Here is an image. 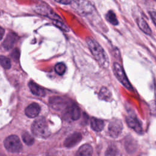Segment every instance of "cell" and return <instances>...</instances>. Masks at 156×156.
I'll return each mask as SVG.
<instances>
[{
    "label": "cell",
    "mask_w": 156,
    "mask_h": 156,
    "mask_svg": "<svg viewBox=\"0 0 156 156\" xmlns=\"http://www.w3.org/2000/svg\"><path fill=\"white\" fill-rule=\"evenodd\" d=\"M136 22L138 26V27H140V29L144 32V33H146L147 35H151V30L149 27V26H148L147 23L146 22V21L141 18V17H138L136 19Z\"/></svg>",
    "instance_id": "2e32d148"
},
{
    "label": "cell",
    "mask_w": 156,
    "mask_h": 156,
    "mask_svg": "<svg viewBox=\"0 0 156 156\" xmlns=\"http://www.w3.org/2000/svg\"><path fill=\"white\" fill-rule=\"evenodd\" d=\"M104 127V121L101 119L93 118L91 119V127L96 132L101 131Z\"/></svg>",
    "instance_id": "e0dca14e"
},
{
    "label": "cell",
    "mask_w": 156,
    "mask_h": 156,
    "mask_svg": "<svg viewBox=\"0 0 156 156\" xmlns=\"http://www.w3.org/2000/svg\"><path fill=\"white\" fill-rule=\"evenodd\" d=\"M22 139L23 141L27 145H29V146L32 145L33 143H34V138L32 137V136L30 134H29L27 132H24L22 134Z\"/></svg>",
    "instance_id": "44dd1931"
},
{
    "label": "cell",
    "mask_w": 156,
    "mask_h": 156,
    "mask_svg": "<svg viewBox=\"0 0 156 156\" xmlns=\"http://www.w3.org/2000/svg\"><path fill=\"white\" fill-rule=\"evenodd\" d=\"M0 33H1V38H0V39L2 40V38H3V36H4V29L2 27H1Z\"/></svg>",
    "instance_id": "f1b7e54d"
},
{
    "label": "cell",
    "mask_w": 156,
    "mask_h": 156,
    "mask_svg": "<svg viewBox=\"0 0 156 156\" xmlns=\"http://www.w3.org/2000/svg\"><path fill=\"white\" fill-rule=\"evenodd\" d=\"M54 69L57 74H58L60 76H62L65 74L66 69V67L63 63L61 62V63H58L55 65Z\"/></svg>",
    "instance_id": "7402d4cb"
},
{
    "label": "cell",
    "mask_w": 156,
    "mask_h": 156,
    "mask_svg": "<svg viewBox=\"0 0 156 156\" xmlns=\"http://www.w3.org/2000/svg\"><path fill=\"white\" fill-rule=\"evenodd\" d=\"M4 146L5 149L10 152H18L22 149V144L16 135H10L4 140Z\"/></svg>",
    "instance_id": "277c9868"
},
{
    "label": "cell",
    "mask_w": 156,
    "mask_h": 156,
    "mask_svg": "<svg viewBox=\"0 0 156 156\" xmlns=\"http://www.w3.org/2000/svg\"><path fill=\"white\" fill-rule=\"evenodd\" d=\"M113 72L114 74L116 76V77L118 79V80L123 85V86L126 88L127 89H128L130 91H132L133 90V88L130 83V82L129 81L127 77L126 76V74L122 69V68L121 67V66L116 63L115 62L113 63Z\"/></svg>",
    "instance_id": "8992f818"
},
{
    "label": "cell",
    "mask_w": 156,
    "mask_h": 156,
    "mask_svg": "<svg viewBox=\"0 0 156 156\" xmlns=\"http://www.w3.org/2000/svg\"><path fill=\"white\" fill-rule=\"evenodd\" d=\"M126 122L129 127L138 133H143V127L141 122L135 115H130L126 118Z\"/></svg>",
    "instance_id": "ba28073f"
},
{
    "label": "cell",
    "mask_w": 156,
    "mask_h": 156,
    "mask_svg": "<svg viewBox=\"0 0 156 156\" xmlns=\"http://www.w3.org/2000/svg\"><path fill=\"white\" fill-rule=\"evenodd\" d=\"M54 23L55 26H57L58 27H59L61 30L64 31H68L69 29L62 23V21H54Z\"/></svg>",
    "instance_id": "d4e9b609"
},
{
    "label": "cell",
    "mask_w": 156,
    "mask_h": 156,
    "mask_svg": "<svg viewBox=\"0 0 156 156\" xmlns=\"http://www.w3.org/2000/svg\"><path fill=\"white\" fill-rule=\"evenodd\" d=\"M154 1H156V0H154Z\"/></svg>",
    "instance_id": "f546056e"
},
{
    "label": "cell",
    "mask_w": 156,
    "mask_h": 156,
    "mask_svg": "<svg viewBox=\"0 0 156 156\" xmlns=\"http://www.w3.org/2000/svg\"><path fill=\"white\" fill-rule=\"evenodd\" d=\"M99 98L101 99L108 101L112 99V94L107 88L102 87L99 93Z\"/></svg>",
    "instance_id": "d6986e66"
},
{
    "label": "cell",
    "mask_w": 156,
    "mask_h": 156,
    "mask_svg": "<svg viewBox=\"0 0 156 156\" xmlns=\"http://www.w3.org/2000/svg\"><path fill=\"white\" fill-rule=\"evenodd\" d=\"M18 38V37L15 33L13 32H9L6 35L4 41L2 42V47L4 48V49L7 51L10 50L13 47L15 43L17 41Z\"/></svg>",
    "instance_id": "9c48e42d"
},
{
    "label": "cell",
    "mask_w": 156,
    "mask_h": 156,
    "mask_svg": "<svg viewBox=\"0 0 156 156\" xmlns=\"http://www.w3.org/2000/svg\"><path fill=\"white\" fill-rule=\"evenodd\" d=\"M105 18H106V20L112 24H113V25H118V19L116 16L115 13L113 11H112V10L108 11L106 15Z\"/></svg>",
    "instance_id": "ffe728a7"
},
{
    "label": "cell",
    "mask_w": 156,
    "mask_h": 156,
    "mask_svg": "<svg viewBox=\"0 0 156 156\" xmlns=\"http://www.w3.org/2000/svg\"><path fill=\"white\" fill-rule=\"evenodd\" d=\"M86 41L89 49L98 63L104 68H108L109 60L103 48L92 37H87Z\"/></svg>",
    "instance_id": "6da1fadb"
},
{
    "label": "cell",
    "mask_w": 156,
    "mask_h": 156,
    "mask_svg": "<svg viewBox=\"0 0 156 156\" xmlns=\"http://www.w3.org/2000/svg\"><path fill=\"white\" fill-rule=\"evenodd\" d=\"M0 62H1V66L6 69H9L11 67V62L10 60L4 56V55H1L0 57Z\"/></svg>",
    "instance_id": "603a6c76"
},
{
    "label": "cell",
    "mask_w": 156,
    "mask_h": 156,
    "mask_svg": "<svg viewBox=\"0 0 156 156\" xmlns=\"http://www.w3.org/2000/svg\"><path fill=\"white\" fill-rule=\"evenodd\" d=\"M49 103L51 107L56 110H60L66 105L65 101L60 97H53L50 99Z\"/></svg>",
    "instance_id": "5bb4252c"
},
{
    "label": "cell",
    "mask_w": 156,
    "mask_h": 156,
    "mask_svg": "<svg viewBox=\"0 0 156 156\" xmlns=\"http://www.w3.org/2000/svg\"><path fill=\"white\" fill-rule=\"evenodd\" d=\"M29 88H30L31 92L36 95V96H44L46 94V91L45 90L42 88L41 87H40V85H37V83H34L32 81H30L29 84Z\"/></svg>",
    "instance_id": "4fadbf2b"
},
{
    "label": "cell",
    "mask_w": 156,
    "mask_h": 156,
    "mask_svg": "<svg viewBox=\"0 0 156 156\" xmlns=\"http://www.w3.org/2000/svg\"><path fill=\"white\" fill-rule=\"evenodd\" d=\"M118 151L116 147L114 146H109L105 151V156H116Z\"/></svg>",
    "instance_id": "cb8c5ba5"
},
{
    "label": "cell",
    "mask_w": 156,
    "mask_h": 156,
    "mask_svg": "<svg viewBox=\"0 0 156 156\" xmlns=\"http://www.w3.org/2000/svg\"><path fill=\"white\" fill-rule=\"evenodd\" d=\"M31 130L35 136L41 138H48L51 134L48 123L43 117H40L34 121Z\"/></svg>",
    "instance_id": "7a4b0ae2"
},
{
    "label": "cell",
    "mask_w": 156,
    "mask_h": 156,
    "mask_svg": "<svg viewBox=\"0 0 156 156\" xmlns=\"http://www.w3.org/2000/svg\"><path fill=\"white\" fill-rule=\"evenodd\" d=\"M65 110H66V113L68 116L72 120H77L80 118L81 115L80 109L77 105L75 104L69 105Z\"/></svg>",
    "instance_id": "8fae6325"
},
{
    "label": "cell",
    "mask_w": 156,
    "mask_h": 156,
    "mask_svg": "<svg viewBox=\"0 0 156 156\" xmlns=\"http://www.w3.org/2000/svg\"><path fill=\"white\" fill-rule=\"evenodd\" d=\"M82 135L79 132H74L69 135L65 140L63 145L66 147H72L78 144L82 140Z\"/></svg>",
    "instance_id": "30bf717a"
},
{
    "label": "cell",
    "mask_w": 156,
    "mask_h": 156,
    "mask_svg": "<svg viewBox=\"0 0 156 156\" xmlns=\"http://www.w3.org/2000/svg\"><path fill=\"white\" fill-rule=\"evenodd\" d=\"M34 10L37 13L46 16L53 21H62V18L49 6L46 4L37 5L34 7Z\"/></svg>",
    "instance_id": "3957f363"
},
{
    "label": "cell",
    "mask_w": 156,
    "mask_h": 156,
    "mask_svg": "<svg viewBox=\"0 0 156 156\" xmlns=\"http://www.w3.org/2000/svg\"><path fill=\"white\" fill-rule=\"evenodd\" d=\"M54 1L58 3L65 4V5H68L72 3V0H54Z\"/></svg>",
    "instance_id": "83f0119b"
},
{
    "label": "cell",
    "mask_w": 156,
    "mask_h": 156,
    "mask_svg": "<svg viewBox=\"0 0 156 156\" xmlns=\"http://www.w3.org/2000/svg\"><path fill=\"white\" fill-rule=\"evenodd\" d=\"M125 147L128 152H133L136 149V143L132 138H127L125 141Z\"/></svg>",
    "instance_id": "ac0fdd59"
},
{
    "label": "cell",
    "mask_w": 156,
    "mask_h": 156,
    "mask_svg": "<svg viewBox=\"0 0 156 156\" xmlns=\"http://www.w3.org/2000/svg\"><path fill=\"white\" fill-rule=\"evenodd\" d=\"M92 147L88 144H85L79 147L75 156H92Z\"/></svg>",
    "instance_id": "9a60e30c"
},
{
    "label": "cell",
    "mask_w": 156,
    "mask_h": 156,
    "mask_svg": "<svg viewBox=\"0 0 156 156\" xmlns=\"http://www.w3.org/2000/svg\"><path fill=\"white\" fill-rule=\"evenodd\" d=\"M40 112V106L37 103H32L25 109V114L29 118H35Z\"/></svg>",
    "instance_id": "7c38bea8"
},
{
    "label": "cell",
    "mask_w": 156,
    "mask_h": 156,
    "mask_svg": "<svg viewBox=\"0 0 156 156\" xmlns=\"http://www.w3.org/2000/svg\"><path fill=\"white\" fill-rule=\"evenodd\" d=\"M73 7L81 15H88L93 11L91 4L85 0H75L72 1Z\"/></svg>",
    "instance_id": "5b68a950"
},
{
    "label": "cell",
    "mask_w": 156,
    "mask_h": 156,
    "mask_svg": "<svg viewBox=\"0 0 156 156\" xmlns=\"http://www.w3.org/2000/svg\"><path fill=\"white\" fill-rule=\"evenodd\" d=\"M122 127V123L119 119H113L109 123L108 127V133L111 137L116 138L121 133Z\"/></svg>",
    "instance_id": "52a82bcc"
},
{
    "label": "cell",
    "mask_w": 156,
    "mask_h": 156,
    "mask_svg": "<svg viewBox=\"0 0 156 156\" xmlns=\"http://www.w3.org/2000/svg\"><path fill=\"white\" fill-rule=\"evenodd\" d=\"M20 51H18V49H14L12 54H11V57L12 58L15 60V61H18L19 60V58H20Z\"/></svg>",
    "instance_id": "484cf974"
},
{
    "label": "cell",
    "mask_w": 156,
    "mask_h": 156,
    "mask_svg": "<svg viewBox=\"0 0 156 156\" xmlns=\"http://www.w3.org/2000/svg\"><path fill=\"white\" fill-rule=\"evenodd\" d=\"M149 13L150 16H151L153 23H154L155 26H156V12H155V11H150Z\"/></svg>",
    "instance_id": "4316f807"
}]
</instances>
